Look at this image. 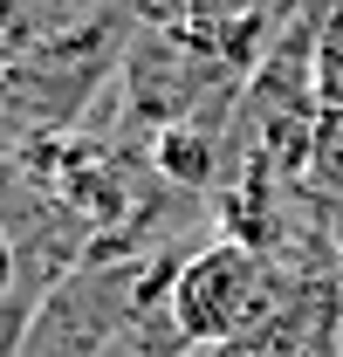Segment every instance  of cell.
Segmentation results:
<instances>
[{
	"mask_svg": "<svg viewBox=\"0 0 343 357\" xmlns=\"http://www.w3.org/2000/svg\"><path fill=\"white\" fill-rule=\"evenodd\" d=\"M21 282H28V261H21V241H14V227L0 220V303H7V296H21L28 310H42V296H28Z\"/></svg>",
	"mask_w": 343,
	"mask_h": 357,
	"instance_id": "4",
	"label": "cell"
},
{
	"mask_svg": "<svg viewBox=\"0 0 343 357\" xmlns=\"http://www.w3.org/2000/svg\"><path fill=\"white\" fill-rule=\"evenodd\" d=\"M302 185H309L316 199H337V206H343V103H323V117H316V137H309Z\"/></svg>",
	"mask_w": 343,
	"mask_h": 357,
	"instance_id": "3",
	"label": "cell"
},
{
	"mask_svg": "<svg viewBox=\"0 0 343 357\" xmlns=\"http://www.w3.org/2000/svg\"><path fill=\"white\" fill-rule=\"evenodd\" d=\"M275 296H282L275 261L261 248H247V241L220 234V241H206L199 255H185V261L172 268L165 310H172V323H178L185 344H227L234 351L261 316L275 310Z\"/></svg>",
	"mask_w": 343,
	"mask_h": 357,
	"instance_id": "2",
	"label": "cell"
},
{
	"mask_svg": "<svg viewBox=\"0 0 343 357\" xmlns=\"http://www.w3.org/2000/svg\"><path fill=\"white\" fill-rule=\"evenodd\" d=\"M282 7H296V0H282Z\"/></svg>",
	"mask_w": 343,
	"mask_h": 357,
	"instance_id": "7",
	"label": "cell"
},
{
	"mask_svg": "<svg viewBox=\"0 0 343 357\" xmlns=\"http://www.w3.org/2000/svg\"><path fill=\"white\" fill-rule=\"evenodd\" d=\"M241 89L247 76L234 62H220L199 35H185L178 21H144L110 96L124 110V131L158 137L172 124H234Z\"/></svg>",
	"mask_w": 343,
	"mask_h": 357,
	"instance_id": "1",
	"label": "cell"
},
{
	"mask_svg": "<svg viewBox=\"0 0 343 357\" xmlns=\"http://www.w3.org/2000/svg\"><path fill=\"white\" fill-rule=\"evenodd\" d=\"M309 7H330V0H309Z\"/></svg>",
	"mask_w": 343,
	"mask_h": 357,
	"instance_id": "6",
	"label": "cell"
},
{
	"mask_svg": "<svg viewBox=\"0 0 343 357\" xmlns=\"http://www.w3.org/2000/svg\"><path fill=\"white\" fill-rule=\"evenodd\" d=\"M124 7L151 14V21H178V14H185V0H124Z\"/></svg>",
	"mask_w": 343,
	"mask_h": 357,
	"instance_id": "5",
	"label": "cell"
}]
</instances>
